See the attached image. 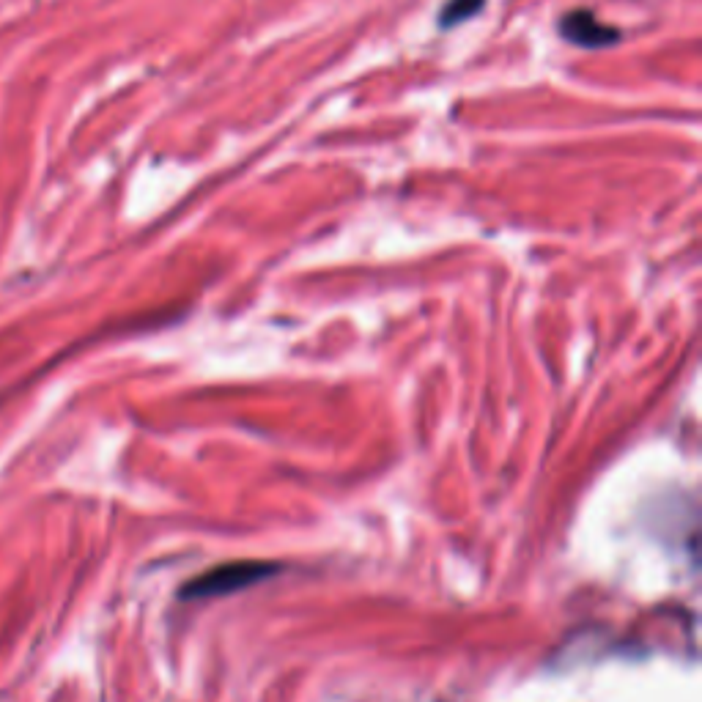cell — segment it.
Listing matches in <instances>:
<instances>
[{"instance_id":"cell-3","label":"cell","mask_w":702,"mask_h":702,"mask_svg":"<svg viewBox=\"0 0 702 702\" xmlns=\"http://www.w3.org/2000/svg\"><path fill=\"white\" fill-rule=\"evenodd\" d=\"M483 3H486V0H447L445 9L439 14V25H442V28H453L458 22L475 17V14L483 9Z\"/></svg>"},{"instance_id":"cell-1","label":"cell","mask_w":702,"mask_h":702,"mask_svg":"<svg viewBox=\"0 0 702 702\" xmlns=\"http://www.w3.org/2000/svg\"><path fill=\"white\" fill-rule=\"evenodd\" d=\"M275 571L264 563H228L214 568L209 574L192 579L190 587L184 590V596L206 598V596H225V593H234L242 590L247 585H256L258 579H264Z\"/></svg>"},{"instance_id":"cell-2","label":"cell","mask_w":702,"mask_h":702,"mask_svg":"<svg viewBox=\"0 0 702 702\" xmlns=\"http://www.w3.org/2000/svg\"><path fill=\"white\" fill-rule=\"evenodd\" d=\"M560 33H563V39H568V42L576 44V47H593V50L609 47V44H615L617 39H620V31H617V28L604 25L593 11L587 9H574L568 11V14H563Z\"/></svg>"}]
</instances>
